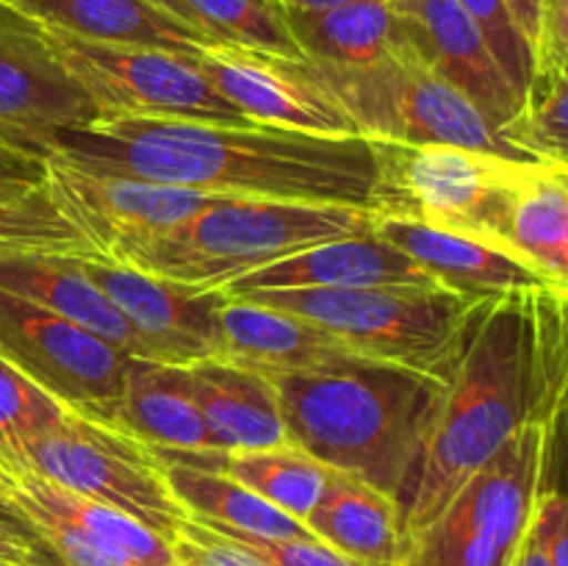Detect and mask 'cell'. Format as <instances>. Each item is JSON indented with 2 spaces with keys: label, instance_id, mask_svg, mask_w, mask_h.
Here are the masks:
<instances>
[{
  "label": "cell",
  "instance_id": "cell-1",
  "mask_svg": "<svg viewBox=\"0 0 568 566\" xmlns=\"http://www.w3.org/2000/svg\"><path fill=\"white\" fill-rule=\"evenodd\" d=\"M566 289L480 300L399 503L403 544L525 425L558 431L566 414Z\"/></svg>",
  "mask_w": 568,
  "mask_h": 566
},
{
  "label": "cell",
  "instance_id": "cell-2",
  "mask_svg": "<svg viewBox=\"0 0 568 566\" xmlns=\"http://www.w3.org/2000/svg\"><path fill=\"white\" fill-rule=\"evenodd\" d=\"M48 159L94 175L194 189L225 200L375 209L377 159L364 137L270 125L114 117L50 139Z\"/></svg>",
  "mask_w": 568,
  "mask_h": 566
},
{
  "label": "cell",
  "instance_id": "cell-3",
  "mask_svg": "<svg viewBox=\"0 0 568 566\" xmlns=\"http://www.w3.org/2000/svg\"><path fill=\"white\" fill-rule=\"evenodd\" d=\"M270 377L288 442L381 488L399 508L444 392L442 377L361 355Z\"/></svg>",
  "mask_w": 568,
  "mask_h": 566
},
{
  "label": "cell",
  "instance_id": "cell-4",
  "mask_svg": "<svg viewBox=\"0 0 568 566\" xmlns=\"http://www.w3.org/2000/svg\"><path fill=\"white\" fill-rule=\"evenodd\" d=\"M372 211L347 205L220 200L136 244L116 264L189 286L225 289L311 244L372 231Z\"/></svg>",
  "mask_w": 568,
  "mask_h": 566
},
{
  "label": "cell",
  "instance_id": "cell-5",
  "mask_svg": "<svg viewBox=\"0 0 568 566\" xmlns=\"http://www.w3.org/2000/svg\"><path fill=\"white\" fill-rule=\"evenodd\" d=\"M231 300L270 305L325 327L355 355L447 377L469 300L442 286H358V289H258Z\"/></svg>",
  "mask_w": 568,
  "mask_h": 566
},
{
  "label": "cell",
  "instance_id": "cell-6",
  "mask_svg": "<svg viewBox=\"0 0 568 566\" xmlns=\"http://www.w3.org/2000/svg\"><path fill=\"white\" fill-rule=\"evenodd\" d=\"M311 81L344 111L355 137L392 144H455L505 159L516 153L469 98L444 81L408 42L366 67L300 59Z\"/></svg>",
  "mask_w": 568,
  "mask_h": 566
},
{
  "label": "cell",
  "instance_id": "cell-7",
  "mask_svg": "<svg viewBox=\"0 0 568 566\" xmlns=\"http://www.w3.org/2000/svg\"><path fill=\"white\" fill-rule=\"evenodd\" d=\"M560 436L525 425L475 472L422 530L405 538L397 566H510L530 527L532 508L549 486L552 447Z\"/></svg>",
  "mask_w": 568,
  "mask_h": 566
},
{
  "label": "cell",
  "instance_id": "cell-8",
  "mask_svg": "<svg viewBox=\"0 0 568 566\" xmlns=\"http://www.w3.org/2000/svg\"><path fill=\"white\" fill-rule=\"evenodd\" d=\"M377 159L372 214L505 239L510 203L536 161L455 144L372 142Z\"/></svg>",
  "mask_w": 568,
  "mask_h": 566
},
{
  "label": "cell",
  "instance_id": "cell-9",
  "mask_svg": "<svg viewBox=\"0 0 568 566\" xmlns=\"http://www.w3.org/2000/svg\"><path fill=\"white\" fill-rule=\"evenodd\" d=\"M9 469L37 472L78 497L122 511L166 542L186 516L148 444L72 411L59 425L28 442L20 464Z\"/></svg>",
  "mask_w": 568,
  "mask_h": 566
},
{
  "label": "cell",
  "instance_id": "cell-10",
  "mask_svg": "<svg viewBox=\"0 0 568 566\" xmlns=\"http://www.w3.org/2000/svg\"><path fill=\"white\" fill-rule=\"evenodd\" d=\"M50 33L67 72L92 98L103 120L150 117L250 125L247 117L211 87L194 55L89 42L55 28Z\"/></svg>",
  "mask_w": 568,
  "mask_h": 566
},
{
  "label": "cell",
  "instance_id": "cell-11",
  "mask_svg": "<svg viewBox=\"0 0 568 566\" xmlns=\"http://www.w3.org/2000/svg\"><path fill=\"white\" fill-rule=\"evenodd\" d=\"M0 358L31 377L72 414L116 427L128 355L53 311L3 289Z\"/></svg>",
  "mask_w": 568,
  "mask_h": 566
},
{
  "label": "cell",
  "instance_id": "cell-12",
  "mask_svg": "<svg viewBox=\"0 0 568 566\" xmlns=\"http://www.w3.org/2000/svg\"><path fill=\"white\" fill-rule=\"evenodd\" d=\"M100 120L98 105L67 72L50 28L0 0V144L48 159L55 133Z\"/></svg>",
  "mask_w": 568,
  "mask_h": 566
},
{
  "label": "cell",
  "instance_id": "cell-13",
  "mask_svg": "<svg viewBox=\"0 0 568 566\" xmlns=\"http://www.w3.org/2000/svg\"><path fill=\"white\" fill-rule=\"evenodd\" d=\"M44 189L105 261H120L155 233L225 200L166 183L94 175L59 159H48Z\"/></svg>",
  "mask_w": 568,
  "mask_h": 566
},
{
  "label": "cell",
  "instance_id": "cell-14",
  "mask_svg": "<svg viewBox=\"0 0 568 566\" xmlns=\"http://www.w3.org/2000/svg\"><path fill=\"white\" fill-rule=\"evenodd\" d=\"M89 281L116 305L144 361L189 366L220 350L222 289L189 286L105 259H81Z\"/></svg>",
  "mask_w": 568,
  "mask_h": 566
},
{
  "label": "cell",
  "instance_id": "cell-15",
  "mask_svg": "<svg viewBox=\"0 0 568 566\" xmlns=\"http://www.w3.org/2000/svg\"><path fill=\"white\" fill-rule=\"evenodd\" d=\"M194 61L211 87L255 125L355 137L344 111L311 81L300 59H281L236 44H211Z\"/></svg>",
  "mask_w": 568,
  "mask_h": 566
},
{
  "label": "cell",
  "instance_id": "cell-16",
  "mask_svg": "<svg viewBox=\"0 0 568 566\" xmlns=\"http://www.w3.org/2000/svg\"><path fill=\"white\" fill-rule=\"evenodd\" d=\"M372 231L408 255L438 286L469 300H491L558 286L505 239L488 233L449 231V228L381 214L372 220Z\"/></svg>",
  "mask_w": 568,
  "mask_h": 566
},
{
  "label": "cell",
  "instance_id": "cell-17",
  "mask_svg": "<svg viewBox=\"0 0 568 566\" xmlns=\"http://www.w3.org/2000/svg\"><path fill=\"white\" fill-rule=\"evenodd\" d=\"M394 9L403 20L405 42L503 131L521 98L469 11L458 0H394Z\"/></svg>",
  "mask_w": 568,
  "mask_h": 566
},
{
  "label": "cell",
  "instance_id": "cell-18",
  "mask_svg": "<svg viewBox=\"0 0 568 566\" xmlns=\"http://www.w3.org/2000/svg\"><path fill=\"white\" fill-rule=\"evenodd\" d=\"M438 286L425 270L414 264L394 244L375 231L311 244L300 253L247 272L227 283L225 297L258 292V289H358V286Z\"/></svg>",
  "mask_w": 568,
  "mask_h": 566
},
{
  "label": "cell",
  "instance_id": "cell-19",
  "mask_svg": "<svg viewBox=\"0 0 568 566\" xmlns=\"http://www.w3.org/2000/svg\"><path fill=\"white\" fill-rule=\"evenodd\" d=\"M214 358H225L264 375H292L325 370L358 355L325 327L303 316L227 297L220 309V350Z\"/></svg>",
  "mask_w": 568,
  "mask_h": 566
},
{
  "label": "cell",
  "instance_id": "cell-20",
  "mask_svg": "<svg viewBox=\"0 0 568 566\" xmlns=\"http://www.w3.org/2000/svg\"><path fill=\"white\" fill-rule=\"evenodd\" d=\"M181 372L214 449L272 447L288 442L281 400L270 375L225 358L194 361L181 366Z\"/></svg>",
  "mask_w": 568,
  "mask_h": 566
},
{
  "label": "cell",
  "instance_id": "cell-21",
  "mask_svg": "<svg viewBox=\"0 0 568 566\" xmlns=\"http://www.w3.org/2000/svg\"><path fill=\"white\" fill-rule=\"evenodd\" d=\"M17 9L48 28L105 44L155 48L178 55H197L214 37L153 0H17Z\"/></svg>",
  "mask_w": 568,
  "mask_h": 566
},
{
  "label": "cell",
  "instance_id": "cell-22",
  "mask_svg": "<svg viewBox=\"0 0 568 566\" xmlns=\"http://www.w3.org/2000/svg\"><path fill=\"white\" fill-rule=\"evenodd\" d=\"M0 289L17 297L53 311L61 320L94 333L120 350L122 355L142 358L131 327L116 305L89 281L81 259L72 255H6L0 259Z\"/></svg>",
  "mask_w": 568,
  "mask_h": 566
},
{
  "label": "cell",
  "instance_id": "cell-23",
  "mask_svg": "<svg viewBox=\"0 0 568 566\" xmlns=\"http://www.w3.org/2000/svg\"><path fill=\"white\" fill-rule=\"evenodd\" d=\"M320 542L369 566H397L403 558V522L388 494L361 477L331 469L320 499L305 516Z\"/></svg>",
  "mask_w": 568,
  "mask_h": 566
},
{
  "label": "cell",
  "instance_id": "cell-24",
  "mask_svg": "<svg viewBox=\"0 0 568 566\" xmlns=\"http://www.w3.org/2000/svg\"><path fill=\"white\" fill-rule=\"evenodd\" d=\"M150 449L159 461H175V464L200 466V469L233 477L303 525L331 475V466L311 458L305 449L292 442L250 449Z\"/></svg>",
  "mask_w": 568,
  "mask_h": 566
},
{
  "label": "cell",
  "instance_id": "cell-25",
  "mask_svg": "<svg viewBox=\"0 0 568 566\" xmlns=\"http://www.w3.org/2000/svg\"><path fill=\"white\" fill-rule=\"evenodd\" d=\"M116 427L150 447L214 449L181 366L128 355Z\"/></svg>",
  "mask_w": 568,
  "mask_h": 566
},
{
  "label": "cell",
  "instance_id": "cell-26",
  "mask_svg": "<svg viewBox=\"0 0 568 566\" xmlns=\"http://www.w3.org/2000/svg\"><path fill=\"white\" fill-rule=\"evenodd\" d=\"M292 39L308 61L366 67L405 44L394 0H358L314 11H283Z\"/></svg>",
  "mask_w": 568,
  "mask_h": 566
},
{
  "label": "cell",
  "instance_id": "cell-27",
  "mask_svg": "<svg viewBox=\"0 0 568 566\" xmlns=\"http://www.w3.org/2000/svg\"><path fill=\"white\" fill-rule=\"evenodd\" d=\"M159 464L164 469L172 497L192 519L261 538L314 536L303 522L283 514L281 508L261 499L233 477L200 469V466L175 464V461H159Z\"/></svg>",
  "mask_w": 568,
  "mask_h": 566
},
{
  "label": "cell",
  "instance_id": "cell-28",
  "mask_svg": "<svg viewBox=\"0 0 568 566\" xmlns=\"http://www.w3.org/2000/svg\"><path fill=\"white\" fill-rule=\"evenodd\" d=\"M568 166L536 161L514 194L505 242L552 283L568 281Z\"/></svg>",
  "mask_w": 568,
  "mask_h": 566
},
{
  "label": "cell",
  "instance_id": "cell-29",
  "mask_svg": "<svg viewBox=\"0 0 568 566\" xmlns=\"http://www.w3.org/2000/svg\"><path fill=\"white\" fill-rule=\"evenodd\" d=\"M6 483H9V497L26 499V503H37L42 508L53 511V514L64 516L75 527L87 530L89 536L98 538L100 544L120 553L131 566H175L172 558L170 542L133 516L122 514V511L109 508V505L92 503L87 497L67 492V488L55 486V483L44 481L42 475L28 469H3Z\"/></svg>",
  "mask_w": 568,
  "mask_h": 566
},
{
  "label": "cell",
  "instance_id": "cell-30",
  "mask_svg": "<svg viewBox=\"0 0 568 566\" xmlns=\"http://www.w3.org/2000/svg\"><path fill=\"white\" fill-rule=\"evenodd\" d=\"M6 255H72L100 259L89 239L55 209L48 189L0 192V259Z\"/></svg>",
  "mask_w": 568,
  "mask_h": 566
},
{
  "label": "cell",
  "instance_id": "cell-31",
  "mask_svg": "<svg viewBox=\"0 0 568 566\" xmlns=\"http://www.w3.org/2000/svg\"><path fill=\"white\" fill-rule=\"evenodd\" d=\"M568 72H532L519 111L499 137L519 155L544 164L568 166Z\"/></svg>",
  "mask_w": 568,
  "mask_h": 566
},
{
  "label": "cell",
  "instance_id": "cell-32",
  "mask_svg": "<svg viewBox=\"0 0 568 566\" xmlns=\"http://www.w3.org/2000/svg\"><path fill=\"white\" fill-rule=\"evenodd\" d=\"M186 6L216 44L303 59L277 0H186Z\"/></svg>",
  "mask_w": 568,
  "mask_h": 566
},
{
  "label": "cell",
  "instance_id": "cell-33",
  "mask_svg": "<svg viewBox=\"0 0 568 566\" xmlns=\"http://www.w3.org/2000/svg\"><path fill=\"white\" fill-rule=\"evenodd\" d=\"M70 408L50 397L31 377L0 358V466L20 464L28 442L59 425Z\"/></svg>",
  "mask_w": 568,
  "mask_h": 566
},
{
  "label": "cell",
  "instance_id": "cell-34",
  "mask_svg": "<svg viewBox=\"0 0 568 566\" xmlns=\"http://www.w3.org/2000/svg\"><path fill=\"white\" fill-rule=\"evenodd\" d=\"M458 3L480 26L483 37H486L494 59L499 61L503 72L508 75L510 87L516 89L519 98H525V89L530 87L532 72H536V59H532L527 39L516 28L505 0H458Z\"/></svg>",
  "mask_w": 568,
  "mask_h": 566
},
{
  "label": "cell",
  "instance_id": "cell-35",
  "mask_svg": "<svg viewBox=\"0 0 568 566\" xmlns=\"http://www.w3.org/2000/svg\"><path fill=\"white\" fill-rule=\"evenodd\" d=\"M216 530L227 533V536H233L236 542H242L244 547L253 549V553L270 566H369L349 558V555L338 553V549L327 547V544L320 542L316 536L261 538V536H250V533L227 530V527H216Z\"/></svg>",
  "mask_w": 568,
  "mask_h": 566
},
{
  "label": "cell",
  "instance_id": "cell-36",
  "mask_svg": "<svg viewBox=\"0 0 568 566\" xmlns=\"http://www.w3.org/2000/svg\"><path fill=\"white\" fill-rule=\"evenodd\" d=\"M527 536L544 549L552 566H568V505L558 486H544L532 508Z\"/></svg>",
  "mask_w": 568,
  "mask_h": 566
},
{
  "label": "cell",
  "instance_id": "cell-37",
  "mask_svg": "<svg viewBox=\"0 0 568 566\" xmlns=\"http://www.w3.org/2000/svg\"><path fill=\"white\" fill-rule=\"evenodd\" d=\"M532 55L536 70L568 72V0H544Z\"/></svg>",
  "mask_w": 568,
  "mask_h": 566
},
{
  "label": "cell",
  "instance_id": "cell-38",
  "mask_svg": "<svg viewBox=\"0 0 568 566\" xmlns=\"http://www.w3.org/2000/svg\"><path fill=\"white\" fill-rule=\"evenodd\" d=\"M48 159L20 153V150L0 148V192L28 194L44 186Z\"/></svg>",
  "mask_w": 568,
  "mask_h": 566
},
{
  "label": "cell",
  "instance_id": "cell-39",
  "mask_svg": "<svg viewBox=\"0 0 568 566\" xmlns=\"http://www.w3.org/2000/svg\"><path fill=\"white\" fill-rule=\"evenodd\" d=\"M0 564L6 566H61L59 555L39 538L26 536L0 522Z\"/></svg>",
  "mask_w": 568,
  "mask_h": 566
},
{
  "label": "cell",
  "instance_id": "cell-40",
  "mask_svg": "<svg viewBox=\"0 0 568 566\" xmlns=\"http://www.w3.org/2000/svg\"><path fill=\"white\" fill-rule=\"evenodd\" d=\"M510 17H514L516 28L521 31V37L527 39L530 50H536V37H538V17H541L544 0H505ZM536 59V55H532Z\"/></svg>",
  "mask_w": 568,
  "mask_h": 566
},
{
  "label": "cell",
  "instance_id": "cell-41",
  "mask_svg": "<svg viewBox=\"0 0 568 566\" xmlns=\"http://www.w3.org/2000/svg\"><path fill=\"white\" fill-rule=\"evenodd\" d=\"M0 522H3V525H9V527H14V530L26 533V536L39 538V533L33 530L31 522H28L26 516L20 514V508H17V505L11 503V497H9V483H6L3 466H0ZM39 542H42V538H39Z\"/></svg>",
  "mask_w": 568,
  "mask_h": 566
},
{
  "label": "cell",
  "instance_id": "cell-42",
  "mask_svg": "<svg viewBox=\"0 0 568 566\" xmlns=\"http://www.w3.org/2000/svg\"><path fill=\"white\" fill-rule=\"evenodd\" d=\"M510 566H552V564H549V558L544 555V549L538 547L530 536H525V544H521V549L516 553L514 564Z\"/></svg>",
  "mask_w": 568,
  "mask_h": 566
},
{
  "label": "cell",
  "instance_id": "cell-43",
  "mask_svg": "<svg viewBox=\"0 0 568 566\" xmlns=\"http://www.w3.org/2000/svg\"><path fill=\"white\" fill-rule=\"evenodd\" d=\"M283 11H314V9H333V6L358 3V0H277Z\"/></svg>",
  "mask_w": 568,
  "mask_h": 566
},
{
  "label": "cell",
  "instance_id": "cell-44",
  "mask_svg": "<svg viewBox=\"0 0 568 566\" xmlns=\"http://www.w3.org/2000/svg\"><path fill=\"white\" fill-rule=\"evenodd\" d=\"M3 3H11V6H17V0H3Z\"/></svg>",
  "mask_w": 568,
  "mask_h": 566
},
{
  "label": "cell",
  "instance_id": "cell-45",
  "mask_svg": "<svg viewBox=\"0 0 568 566\" xmlns=\"http://www.w3.org/2000/svg\"><path fill=\"white\" fill-rule=\"evenodd\" d=\"M0 148H6V144H0Z\"/></svg>",
  "mask_w": 568,
  "mask_h": 566
},
{
  "label": "cell",
  "instance_id": "cell-46",
  "mask_svg": "<svg viewBox=\"0 0 568 566\" xmlns=\"http://www.w3.org/2000/svg\"><path fill=\"white\" fill-rule=\"evenodd\" d=\"M0 566H6V564H0Z\"/></svg>",
  "mask_w": 568,
  "mask_h": 566
}]
</instances>
